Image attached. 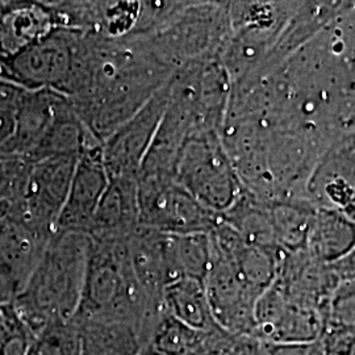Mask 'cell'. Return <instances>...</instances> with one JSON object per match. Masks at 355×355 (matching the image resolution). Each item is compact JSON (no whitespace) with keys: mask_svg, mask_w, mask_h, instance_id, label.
Returning <instances> with one entry per match:
<instances>
[{"mask_svg":"<svg viewBox=\"0 0 355 355\" xmlns=\"http://www.w3.org/2000/svg\"><path fill=\"white\" fill-rule=\"evenodd\" d=\"M174 73L141 38L83 35L66 96L102 145L164 89Z\"/></svg>","mask_w":355,"mask_h":355,"instance_id":"1","label":"cell"},{"mask_svg":"<svg viewBox=\"0 0 355 355\" xmlns=\"http://www.w3.org/2000/svg\"><path fill=\"white\" fill-rule=\"evenodd\" d=\"M232 82L220 60L178 69L168 83L165 112L140 173L174 175L184 142L203 132H220L228 110Z\"/></svg>","mask_w":355,"mask_h":355,"instance_id":"2","label":"cell"},{"mask_svg":"<svg viewBox=\"0 0 355 355\" xmlns=\"http://www.w3.org/2000/svg\"><path fill=\"white\" fill-rule=\"evenodd\" d=\"M92 241L79 232L57 229L13 300L16 311L36 336L53 322L74 318L80 304L89 268Z\"/></svg>","mask_w":355,"mask_h":355,"instance_id":"3","label":"cell"},{"mask_svg":"<svg viewBox=\"0 0 355 355\" xmlns=\"http://www.w3.org/2000/svg\"><path fill=\"white\" fill-rule=\"evenodd\" d=\"M230 36L229 1H182L161 26L139 37L170 69L220 60Z\"/></svg>","mask_w":355,"mask_h":355,"instance_id":"4","label":"cell"},{"mask_svg":"<svg viewBox=\"0 0 355 355\" xmlns=\"http://www.w3.org/2000/svg\"><path fill=\"white\" fill-rule=\"evenodd\" d=\"M299 1H229L230 36L220 55L233 83L265 64Z\"/></svg>","mask_w":355,"mask_h":355,"instance_id":"5","label":"cell"},{"mask_svg":"<svg viewBox=\"0 0 355 355\" xmlns=\"http://www.w3.org/2000/svg\"><path fill=\"white\" fill-rule=\"evenodd\" d=\"M174 178L216 215H224L243 192L220 132L198 133L186 141L178 155Z\"/></svg>","mask_w":355,"mask_h":355,"instance_id":"6","label":"cell"},{"mask_svg":"<svg viewBox=\"0 0 355 355\" xmlns=\"http://www.w3.org/2000/svg\"><path fill=\"white\" fill-rule=\"evenodd\" d=\"M140 227L166 234H208L220 215L207 209L171 174L137 175Z\"/></svg>","mask_w":355,"mask_h":355,"instance_id":"7","label":"cell"},{"mask_svg":"<svg viewBox=\"0 0 355 355\" xmlns=\"http://www.w3.org/2000/svg\"><path fill=\"white\" fill-rule=\"evenodd\" d=\"M82 33L55 28L48 36L1 62L0 79L26 89H51L66 95L76 70Z\"/></svg>","mask_w":355,"mask_h":355,"instance_id":"8","label":"cell"},{"mask_svg":"<svg viewBox=\"0 0 355 355\" xmlns=\"http://www.w3.org/2000/svg\"><path fill=\"white\" fill-rule=\"evenodd\" d=\"M53 234L33 225L17 203L0 202V302L13 303Z\"/></svg>","mask_w":355,"mask_h":355,"instance_id":"9","label":"cell"},{"mask_svg":"<svg viewBox=\"0 0 355 355\" xmlns=\"http://www.w3.org/2000/svg\"><path fill=\"white\" fill-rule=\"evenodd\" d=\"M216 324L236 337H254V309L262 295L243 279L234 262L211 246V263L204 279Z\"/></svg>","mask_w":355,"mask_h":355,"instance_id":"10","label":"cell"},{"mask_svg":"<svg viewBox=\"0 0 355 355\" xmlns=\"http://www.w3.org/2000/svg\"><path fill=\"white\" fill-rule=\"evenodd\" d=\"M168 83L103 142V162L110 178L137 179L165 112Z\"/></svg>","mask_w":355,"mask_h":355,"instance_id":"11","label":"cell"},{"mask_svg":"<svg viewBox=\"0 0 355 355\" xmlns=\"http://www.w3.org/2000/svg\"><path fill=\"white\" fill-rule=\"evenodd\" d=\"M78 158L54 157L31 165L24 189L13 200L37 228L53 234L62 212Z\"/></svg>","mask_w":355,"mask_h":355,"instance_id":"12","label":"cell"},{"mask_svg":"<svg viewBox=\"0 0 355 355\" xmlns=\"http://www.w3.org/2000/svg\"><path fill=\"white\" fill-rule=\"evenodd\" d=\"M71 105L70 98L61 92L23 89L13 136L0 157L20 158L32 164L57 121Z\"/></svg>","mask_w":355,"mask_h":355,"instance_id":"13","label":"cell"},{"mask_svg":"<svg viewBox=\"0 0 355 355\" xmlns=\"http://www.w3.org/2000/svg\"><path fill=\"white\" fill-rule=\"evenodd\" d=\"M316 208L343 212L355 198V129L333 142L320 157L305 187Z\"/></svg>","mask_w":355,"mask_h":355,"instance_id":"14","label":"cell"},{"mask_svg":"<svg viewBox=\"0 0 355 355\" xmlns=\"http://www.w3.org/2000/svg\"><path fill=\"white\" fill-rule=\"evenodd\" d=\"M108 183L110 175L103 162L102 146L80 155L57 229L79 232L89 236L94 216Z\"/></svg>","mask_w":355,"mask_h":355,"instance_id":"15","label":"cell"},{"mask_svg":"<svg viewBox=\"0 0 355 355\" xmlns=\"http://www.w3.org/2000/svg\"><path fill=\"white\" fill-rule=\"evenodd\" d=\"M55 28V16L48 0H6L0 12V62L16 57Z\"/></svg>","mask_w":355,"mask_h":355,"instance_id":"16","label":"cell"},{"mask_svg":"<svg viewBox=\"0 0 355 355\" xmlns=\"http://www.w3.org/2000/svg\"><path fill=\"white\" fill-rule=\"evenodd\" d=\"M167 236L139 227L127 241L135 279L146 299L161 308H164L162 295L166 287L174 283L167 252Z\"/></svg>","mask_w":355,"mask_h":355,"instance_id":"17","label":"cell"},{"mask_svg":"<svg viewBox=\"0 0 355 355\" xmlns=\"http://www.w3.org/2000/svg\"><path fill=\"white\" fill-rule=\"evenodd\" d=\"M139 227L137 179L110 178L89 230V239L92 241H125Z\"/></svg>","mask_w":355,"mask_h":355,"instance_id":"18","label":"cell"},{"mask_svg":"<svg viewBox=\"0 0 355 355\" xmlns=\"http://www.w3.org/2000/svg\"><path fill=\"white\" fill-rule=\"evenodd\" d=\"M340 7L341 1H299L265 64L254 73L266 74L277 70L329 26Z\"/></svg>","mask_w":355,"mask_h":355,"instance_id":"19","label":"cell"},{"mask_svg":"<svg viewBox=\"0 0 355 355\" xmlns=\"http://www.w3.org/2000/svg\"><path fill=\"white\" fill-rule=\"evenodd\" d=\"M355 248V224L341 211L316 208L306 241V252L324 265H331Z\"/></svg>","mask_w":355,"mask_h":355,"instance_id":"20","label":"cell"},{"mask_svg":"<svg viewBox=\"0 0 355 355\" xmlns=\"http://www.w3.org/2000/svg\"><path fill=\"white\" fill-rule=\"evenodd\" d=\"M76 325L82 355H137L146 345L140 329L124 321L95 320Z\"/></svg>","mask_w":355,"mask_h":355,"instance_id":"21","label":"cell"},{"mask_svg":"<svg viewBox=\"0 0 355 355\" xmlns=\"http://www.w3.org/2000/svg\"><path fill=\"white\" fill-rule=\"evenodd\" d=\"M162 305L167 315L192 329L203 333L221 329L216 324L202 282L180 279L168 284L162 295Z\"/></svg>","mask_w":355,"mask_h":355,"instance_id":"22","label":"cell"},{"mask_svg":"<svg viewBox=\"0 0 355 355\" xmlns=\"http://www.w3.org/2000/svg\"><path fill=\"white\" fill-rule=\"evenodd\" d=\"M316 207L306 199L282 200L270 204V217L275 241L283 252L306 250V241Z\"/></svg>","mask_w":355,"mask_h":355,"instance_id":"23","label":"cell"},{"mask_svg":"<svg viewBox=\"0 0 355 355\" xmlns=\"http://www.w3.org/2000/svg\"><path fill=\"white\" fill-rule=\"evenodd\" d=\"M167 252L174 282L193 279L204 283L211 263L208 234H168Z\"/></svg>","mask_w":355,"mask_h":355,"instance_id":"24","label":"cell"},{"mask_svg":"<svg viewBox=\"0 0 355 355\" xmlns=\"http://www.w3.org/2000/svg\"><path fill=\"white\" fill-rule=\"evenodd\" d=\"M325 316L315 308L293 304L283 311L277 322L258 340L267 343H312L320 341Z\"/></svg>","mask_w":355,"mask_h":355,"instance_id":"25","label":"cell"},{"mask_svg":"<svg viewBox=\"0 0 355 355\" xmlns=\"http://www.w3.org/2000/svg\"><path fill=\"white\" fill-rule=\"evenodd\" d=\"M215 331L192 329L165 312L157 321L145 346L162 355H196L208 346Z\"/></svg>","mask_w":355,"mask_h":355,"instance_id":"26","label":"cell"},{"mask_svg":"<svg viewBox=\"0 0 355 355\" xmlns=\"http://www.w3.org/2000/svg\"><path fill=\"white\" fill-rule=\"evenodd\" d=\"M28 355H82L79 329L71 320L53 322L35 336Z\"/></svg>","mask_w":355,"mask_h":355,"instance_id":"27","label":"cell"},{"mask_svg":"<svg viewBox=\"0 0 355 355\" xmlns=\"http://www.w3.org/2000/svg\"><path fill=\"white\" fill-rule=\"evenodd\" d=\"M33 340L15 304L0 302V355H28Z\"/></svg>","mask_w":355,"mask_h":355,"instance_id":"28","label":"cell"},{"mask_svg":"<svg viewBox=\"0 0 355 355\" xmlns=\"http://www.w3.org/2000/svg\"><path fill=\"white\" fill-rule=\"evenodd\" d=\"M21 92V87L0 79V154L13 136Z\"/></svg>","mask_w":355,"mask_h":355,"instance_id":"29","label":"cell"},{"mask_svg":"<svg viewBox=\"0 0 355 355\" xmlns=\"http://www.w3.org/2000/svg\"><path fill=\"white\" fill-rule=\"evenodd\" d=\"M31 165L20 158L0 157V202L11 200L20 195Z\"/></svg>","mask_w":355,"mask_h":355,"instance_id":"30","label":"cell"},{"mask_svg":"<svg viewBox=\"0 0 355 355\" xmlns=\"http://www.w3.org/2000/svg\"><path fill=\"white\" fill-rule=\"evenodd\" d=\"M265 355H324L320 341L312 343H262Z\"/></svg>","mask_w":355,"mask_h":355,"instance_id":"31","label":"cell"},{"mask_svg":"<svg viewBox=\"0 0 355 355\" xmlns=\"http://www.w3.org/2000/svg\"><path fill=\"white\" fill-rule=\"evenodd\" d=\"M329 266L340 283H355V248L343 259Z\"/></svg>","mask_w":355,"mask_h":355,"instance_id":"32","label":"cell"},{"mask_svg":"<svg viewBox=\"0 0 355 355\" xmlns=\"http://www.w3.org/2000/svg\"><path fill=\"white\" fill-rule=\"evenodd\" d=\"M230 355H265L262 343L252 337H241Z\"/></svg>","mask_w":355,"mask_h":355,"instance_id":"33","label":"cell"},{"mask_svg":"<svg viewBox=\"0 0 355 355\" xmlns=\"http://www.w3.org/2000/svg\"><path fill=\"white\" fill-rule=\"evenodd\" d=\"M137 355H162L159 354V353H157V352H154L152 347H149V346H144L142 349H141L140 353Z\"/></svg>","mask_w":355,"mask_h":355,"instance_id":"34","label":"cell"},{"mask_svg":"<svg viewBox=\"0 0 355 355\" xmlns=\"http://www.w3.org/2000/svg\"><path fill=\"white\" fill-rule=\"evenodd\" d=\"M347 355H355V334L354 337H353V341L350 343V347H349Z\"/></svg>","mask_w":355,"mask_h":355,"instance_id":"35","label":"cell"},{"mask_svg":"<svg viewBox=\"0 0 355 355\" xmlns=\"http://www.w3.org/2000/svg\"><path fill=\"white\" fill-rule=\"evenodd\" d=\"M0 76H1V62H0Z\"/></svg>","mask_w":355,"mask_h":355,"instance_id":"36","label":"cell"}]
</instances>
